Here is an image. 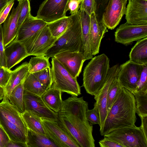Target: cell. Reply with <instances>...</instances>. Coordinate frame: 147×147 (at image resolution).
Segmentation results:
<instances>
[{"label": "cell", "mask_w": 147, "mask_h": 147, "mask_svg": "<svg viewBox=\"0 0 147 147\" xmlns=\"http://www.w3.org/2000/svg\"><path fill=\"white\" fill-rule=\"evenodd\" d=\"M136 113V102L134 94L122 87L100 130L101 135L104 136L118 129L135 126L137 120Z\"/></svg>", "instance_id": "6da1fadb"}, {"label": "cell", "mask_w": 147, "mask_h": 147, "mask_svg": "<svg viewBox=\"0 0 147 147\" xmlns=\"http://www.w3.org/2000/svg\"><path fill=\"white\" fill-rule=\"evenodd\" d=\"M58 114L59 124L78 147H95L92 125L86 117L61 110Z\"/></svg>", "instance_id": "7a4b0ae2"}, {"label": "cell", "mask_w": 147, "mask_h": 147, "mask_svg": "<svg viewBox=\"0 0 147 147\" xmlns=\"http://www.w3.org/2000/svg\"><path fill=\"white\" fill-rule=\"evenodd\" d=\"M68 26L65 32L58 38L53 45L45 54L53 57L56 54L65 51L83 52L82 28L80 13L69 16Z\"/></svg>", "instance_id": "3957f363"}, {"label": "cell", "mask_w": 147, "mask_h": 147, "mask_svg": "<svg viewBox=\"0 0 147 147\" xmlns=\"http://www.w3.org/2000/svg\"><path fill=\"white\" fill-rule=\"evenodd\" d=\"M110 68L109 59L105 54L91 59L85 67L83 86L87 93L95 96L105 83Z\"/></svg>", "instance_id": "277c9868"}, {"label": "cell", "mask_w": 147, "mask_h": 147, "mask_svg": "<svg viewBox=\"0 0 147 147\" xmlns=\"http://www.w3.org/2000/svg\"><path fill=\"white\" fill-rule=\"evenodd\" d=\"M53 78V86L71 96L81 94L80 87L77 78H74L54 57L51 61Z\"/></svg>", "instance_id": "5b68a950"}, {"label": "cell", "mask_w": 147, "mask_h": 147, "mask_svg": "<svg viewBox=\"0 0 147 147\" xmlns=\"http://www.w3.org/2000/svg\"><path fill=\"white\" fill-rule=\"evenodd\" d=\"M123 147H147V139L140 127H128L118 129L105 135Z\"/></svg>", "instance_id": "8992f818"}, {"label": "cell", "mask_w": 147, "mask_h": 147, "mask_svg": "<svg viewBox=\"0 0 147 147\" xmlns=\"http://www.w3.org/2000/svg\"><path fill=\"white\" fill-rule=\"evenodd\" d=\"M47 24L42 20L34 17L30 13L18 30L13 40L22 43L29 55L34 42L41 30Z\"/></svg>", "instance_id": "52a82bcc"}, {"label": "cell", "mask_w": 147, "mask_h": 147, "mask_svg": "<svg viewBox=\"0 0 147 147\" xmlns=\"http://www.w3.org/2000/svg\"><path fill=\"white\" fill-rule=\"evenodd\" d=\"M144 65L129 60L119 66L117 78L119 84L134 94Z\"/></svg>", "instance_id": "ba28073f"}, {"label": "cell", "mask_w": 147, "mask_h": 147, "mask_svg": "<svg viewBox=\"0 0 147 147\" xmlns=\"http://www.w3.org/2000/svg\"><path fill=\"white\" fill-rule=\"evenodd\" d=\"M70 0H45L39 6L37 18L47 23L66 16Z\"/></svg>", "instance_id": "9c48e42d"}, {"label": "cell", "mask_w": 147, "mask_h": 147, "mask_svg": "<svg viewBox=\"0 0 147 147\" xmlns=\"http://www.w3.org/2000/svg\"><path fill=\"white\" fill-rule=\"evenodd\" d=\"M25 111H30L42 118L57 121L58 114L49 109L41 96L24 90Z\"/></svg>", "instance_id": "30bf717a"}, {"label": "cell", "mask_w": 147, "mask_h": 147, "mask_svg": "<svg viewBox=\"0 0 147 147\" xmlns=\"http://www.w3.org/2000/svg\"><path fill=\"white\" fill-rule=\"evenodd\" d=\"M115 40L127 45L135 41L147 37V24L134 25L126 22L121 25L115 33Z\"/></svg>", "instance_id": "8fae6325"}, {"label": "cell", "mask_w": 147, "mask_h": 147, "mask_svg": "<svg viewBox=\"0 0 147 147\" xmlns=\"http://www.w3.org/2000/svg\"><path fill=\"white\" fill-rule=\"evenodd\" d=\"M46 135L58 147H78L57 121L41 118Z\"/></svg>", "instance_id": "7c38bea8"}, {"label": "cell", "mask_w": 147, "mask_h": 147, "mask_svg": "<svg viewBox=\"0 0 147 147\" xmlns=\"http://www.w3.org/2000/svg\"><path fill=\"white\" fill-rule=\"evenodd\" d=\"M118 64L110 67L104 84L98 93L94 96V99L100 116V130H101L107 117V95L109 86L113 80L117 76L119 68Z\"/></svg>", "instance_id": "4fadbf2b"}, {"label": "cell", "mask_w": 147, "mask_h": 147, "mask_svg": "<svg viewBox=\"0 0 147 147\" xmlns=\"http://www.w3.org/2000/svg\"><path fill=\"white\" fill-rule=\"evenodd\" d=\"M127 0H109L101 20L107 28L113 29L125 14Z\"/></svg>", "instance_id": "5bb4252c"}, {"label": "cell", "mask_w": 147, "mask_h": 147, "mask_svg": "<svg viewBox=\"0 0 147 147\" xmlns=\"http://www.w3.org/2000/svg\"><path fill=\"white\" fill-rule=\"evenodd\" d=\"M56 59L74 77L77 78L81 72L85 59L82 52L65 51L55 55Z\"/></svg>", "instance_id": "9a60e30c"}, {"label": "cell", "mask_w": 147, "mask_h": 147, "mask_svg": "<svg viewBox=\"0 0 147 147\" xmlns=\"http://www.w3.org/2000/svg\"><path fill=\"white\" fill-rule=\"evenodd\" d=\"M125 14L128 24H147V0H129Z\"/></svg>", "instance_id": "2e32d148"}, {"label": "cell", "mask_w": 147, "mask_h": 147, "mask_svg": "<svg viewBox=\"0 0 147 147\" xmlns=\"http://www.w3.org/2000/svg\"><path fill=\"white\" fill-rule=\"evenodd\" d=\"M90 17V42L93 56L99 53L101 40L108 30L101 20H98L95 12L91 13Z\"/></svg>", "instance_id": "e0dca14e"}, {"label": "cell", "mask_w": 147, "mask_h": 147, "mask_svg": "<svg viewBox=\"0 0 147 147\" xmlns=\"http://www.w3.org/2000/svg\"><path fill=\"white\" fill-rule=\"evenodd\" d=\"M22 4V1L19 2L17 7H13L11 13L3 23L2 32L5 47L11 42L16 36L18 21Z\"/></svg>", "instance_id": "ac0fdd59"}, {"label": "cell", "mask_w": 147, "mask_h": 147, "mask_svg": "<svg viewBox=\"0 0 147 147\" xmlns=\"http://www.w3.org/2000/svg\"><path fill=\"white\" fill-rule=\"evenodd\" d=\"M58 38L53 37L47 25L40 31L31 48L29 55L45 56Z\"/></svg>", "instance_id": "d6986e66"}, {"label": "cell", "mask_w": 147, "mask_h": 147, "mask_svg": "<svg viewBox=\"0 0 147 147\" xmlns=\"http://www.w3.org/2000/svg\"><path fill=\"white\" fill-rule=\"evenodd\" d=\"M7 68L10 69L29 56L21 42L13 40L5 48Z\"/></svg>", "instance_id": "ffe728a7"}, {"label": "cell", "mask_w": 147, "mask_h": 147, "mask_svg": "<svg viewBox=\"0 0 147 147\" xmlns=\"http://www.w3.org/2000/svg\"><path fill=\"white\" fill-rule=\"evenodd\" d=\"M0 113L7 120L15 124L27 134L28 128L21 114L5 96L0 103Z\"/></svg>", "instance_id": "44dd1931"}, {"label": "cell", "mask_w": 147, "mask_h": 147, "mask_svg": "<svg viewBox=\"0 0 147 147\" xmlns=\"http://www.w3.org/2000/svg\"><path fill=\"white\" fill-rule=\"evenodd\" d=\"M82 28L83 54L86 60L92 59L93 55L90 49V15L84 10L80 9Z\"/></svg>", "instance_id": "7402d4cb"}, {"label": "cell", "mask_w": 147, "mask_h": 147, "mask_svg": "<svg viewBox=\"0 0 147 147\" xmlns=\"http://www.w3.org/2000/svg\"><path fill=\"white\" fill-rule=\"evenodd\" d=\"M28 70V63L25 62L11 71L9 80L3 89L4 96L8 97L14 88L25 80L29 73Z\"/></svg>", "instance_id": "603a6c76"}, {"label": "cell", "mask_w": 147, "mask_h": 147, "mask_svg": "<svg viewBox=\"0 0 147 147\" xmlns=\"http://www.w3.org/2000/svg\"><path fill=\"white\" fill-rule=\"evenodd\" d=\"M0 125L11 140L26 144L27 134L17 125L7 120L0 113Z\"/></svg>", "instance_id": "cb8c5ba5"}, {"label": "cell", "mask_w": 147, "mask_h": 147, "mask_svg": "<svg viewBox=\"0 0 147 147\" xmlns=\"http://www.w3.org/2000/svg\"><path fill=\"white\" fill-rule=\"evenodd\" d=\"M62 92L52 86L46 90L41 97L46 105L51 109L58 113L61 110L63 103Z\"/></svg>", "instance_id": "d4e9b609"}, {"label": "cell", "mask_w": 147, "mask_h": 147, "mask_svg": "<svg viewBox=\"0 0 147 147\" xmlns=\"http://www.w3.org/2000/svg\"><path fill=\"white\" fill-rule=\"evenodd\" d=\"M28 147H57L47 136L28 129L26 136Z\"/></svg>", "instance_id": "484cf974"}, {"label": "cell", "mask_w": 147, "mask_h": 147, "mask_svg": "<svg viewBox=\"0 0 147 147\" xmlns=\"http://www.w3.org/2000/svg\"><path fill=\"white\" fill-rule=\"evenodd\" d=\"M129 60L136 63L147 64V38L138 40L132 48Z\"/></svg>", "instance_id": "4316f807"}, {"label": "cell", "mask_w": 147, "mask_h": 147, "mask_svg": "<svg viewBox=\"0 0 147 147\" xmlns=\"http://www.w3.org/2000/svg\"><path fill=\"white\" fill-rule=\"evenodd\" d=\"M24 81L16 86L8 97L9 102L21 114L25 111L24 100Z\"/></svg>", "instance_id": "83f0119b"}, {"label": "cell", "mask_w": 147, "mask_h": 147, "mask_svg": "<svg viewBox=\"0 0 147 147\" xmlns=\"http://www.w3.org/2000/svg\"><path fill=\"white\" fill-rule=\"evenodd\" d=\"M21 114L28 128L35 132L46 135L41 118L29 111H25Z\"/></svg>", "instance_id": "f1b7e54d"}, {"label": "cell", "mask_w": 147, "mask_h": 147, "mask_svg": "<svg viewBox=\"0 0 147 147\" xmlns=\"http://www.w3.org/2000/svg\"><path fill=\"white\" fill-rule=\"evenodd\" d=\"M24 90L41 96L46 90L33 73H29L24 82Z\"/></svg>", "instance_id": "f546056e"}, {"label": "cell", "mask_w": 147, "mask_h": 147, "mask_svg": "<svg viewBox=\"0 0 147 147\" xmlns=\"http://www.w3.org/2000/svg\"><path fill=\"white\" fill-rule=\"evenodd\" d=\"M70 16H66L53 22L47 23L48 28L52 35L58 38L67 30L69 24Z\"/></svg>", "instance_id": "4dcf8cb0"}, {"label": "cell", "mask_w": 147, "mask_h": 147, "mask_svg": "<svg viewBox=\"0 0 147 147\" xmlns=\"http://www.w3.org/2000/svg\"><path fill=\"white\" fill-rule=\"evenodd\" d=\"M49 57L45 56H36L31 58L28 63L29 72L33 73L50 67Z\"/></svg>", "instance_id": "1f68e13d"}, {"label": "cell", "mask_w": 147, "mask_h": 147, "mask_svg": "<svg viewBox=\"0 0 147 147\" xmlns=\"http://www.w3.org/2000/svg\"><path fill=\"white\" fill-rule=\"evenodd\" d=\"M136 113L139 116L147 115V91L136 92L134 94Z\"/></svg>", "instance_id": "d6a6232c"}, {"label": "cell", "mask_w": 147, "mask_h": 147, "mask_svg": "<svg viewBox=\"0 0 147 147\" xmlns=\"http://www.w3.org/2000/svg\"><path fill=\"white\" fill-rule=\"evenodd\" d=\"M121 87L118 81L117 75L112 82L108 90L107 104L108 112L116 99Z\"/></svg>", "instance_id": "836d02e7"}, {"label": "cell", "mask_w": 147, "mask_h": 147, "mask_svg": "<svg viewBox=\"0 0 147 147\" xmlns=\"http://www.w3.org/2000/svg\"><path fill=\"white\" fill-rule=\"evenodd\" d=\"M33 74L46 90L51 87L53 82L52 71L50 67Z\"/></svg>", "instance_id": "e575fe53"}, {"label": "cell", "mask_w": 147, "mask_h": 147, "mask_svg": "<svg viewBox=\"0 0 147 147\" xmlns=\"http://www.w3.org/2000/svg\"><path fill=\"white\" fill-rule=\"evenodd\" d=\"M11 71V69L0 66V100L3 98V89L9 80Z\"/></svg>", "instance_id": "d590c367"}, {"label": "cell", "mask_w": 147, "mask_h": 147, "mask_svg": "<svg viewBox=\"0 0 147 147\" xmlns=\"http://www.w3.org/2000/svg\"><path fill=\"white\" fill-rule=\"evenodd\" d=\"M30 11L31 8L29 0L22 1L21 7L18 21L17 30L26 18L31 13Z\"/></svg>", "instance_id": "8d00e7d4"}, {"label": "cell", "mask_w": 147, "mask_h": 147, "mask_svg": "<svg viewBox=\"0 0 147 147\" xmlns=\"http://www.w3.org/2000/svg\"><path fill=\"white\" fill-rule=\"evenodd\" d=\"M86 119L90 124L92 125L100 124V119L99 112L96 104L95 103L94 107L92 109L87 110L86 113Z\"/></svg>", "instance_id": "74e56055"}, {"label": "cell", "mask_w": 147, "mask_h": 147, "mask_svg": "<svg viewBox=\"0 0 147 147\" xmlns=\"http://www.w3.org/2000/svg\"><path fill=\"white\" fill-rule=\"evenodd\" d=\"M147 91V64H144L138 82L135 92Z\"/></svg>", "instance_id": "f35d334b"}, {"label": "cell", "mask_w": 147, "mask_h": 147, "mask_svg": "<svg viewBox=\"0 0 147 147\" xmlns=\"http://www.w3.org/2000/svg\"><path fill=\"white\" fill-rule=\"evenodd\" d=\"M80 9L85 11L90 15L95 12L96 5L95 0H81Z\"/></svg>", "instance_id": "ab89813d"}, {"label": "cell", "mask_w": 147, "mask_h": 147, "mask_svg": "<svg viewBox=\"0 0 147 147\" xmlns=\"http://www.w3.org/2000/svg\"><path fill=\"white\" fill-rule=\"evenodd\" d=\"M2 32V26L0 25V66L7 68Z\"/></svg>", "instance_id": "60d3db41"}, {"label": "cell", "mask_w": 147, "mask_h": 147, "mask_svg": "<svg viewBox=\"0 0 147 147\" xmlns=\"http://www.w3.org/2000/svg\"><path fill=\"white\" fill-rule=\"evenodd\" d=\"M14 0H12L8 2L3 8L0 12V25L3 23L6 20L13 6Z\"/></svg>", "instance_id": "b9f144b4"}, {"label": "cell", "mask_w": 147, "mask_h": 147, "mask_svg": "<svg viewBox=\"0 0 147 147\" xmlns=\"http://www.w3.org/2000/svg\"><path fill=\"white\" fill-rule=\"evenodd\" d=\"M99 142V144L101 147H123L120 144L106 137Z\"/></svg>", "instance_id": "7bdbcfd3"}, {"label": "cell", "mask_w": 147, "mask_h": 147, "mask_svg": "<svg viewBox=\"0 0 147 147\" xmlns=\"http://www.w3.org/2000/svg\"><path fill=\"white\" fill-rule=\"evenodd\" d=\"M80 2L76 0H70L68 4L67 11L71 15L76 14L80 9Z\"/></svg>", "instance_id": "ee69618b"}, {"label": "cell", "mask_w": 147, "mask_h": 147, "mask_svg": "<svg viewBox=\"0 0 147 147\" xmlns=\"http://www.w3.org/2000/svg\"><path fill=\"white\" fill-rule=\"evenodd\" d=\"M10 140L6 132L0 125V147H6Z\"/></svg>", "instance_id": "f6af8a7d"}, {"label": "cell", "mask_w": 147, "mask_h": 147, "mask_svg": "<svg viewBox=\"0 0 147 147\" xmlns=\"http://www.w3.org/2000/svg\"><path fill=\"white\" fill-rule=\"evenodd\" d=\"M96 9L95 13L97 17L99 13L104 11L109 0H95Z\"/></svg>", "instance_id": "bcb514c9"}, {"label": "cell", "mask_w": 147, "mask_h": 147, "mask_svg": "<svg viewBox=\"0 0 147 147\" xmlns=\"http://www.w3.org/2000/svg\"><path fill=\"white\" fill-rule=\"evenodd\" d=\"M139 116L141 121V125L140 127L146 138L147 139V115Z\"/></svg>", "instance_id": "7dc6e473"}, {"label": "cell", "mask_w": 147, "mask_h": 147, "mask_svg": "<svg viewBox=\"0 0 147 147\" xmlns=\"http://www.w3.org/2000/svg\"><path fill=\"white\" fill-rule=\"evenodd\" d=\"M28 147L26 144L10 140L6 147Z\"/></svg>", "instance_id": "c3c4849f"}, {"label": "cell", "mask_w": 147, "mask_h": 147, "mask_svg": "<svg viewBox=\"0 0 147 147\" xmlns=\"http://www.w3.org/2000/svg\"><path fill=\"white\" fill-rule=\"evenodd\" d=\"M12 0H0V11L8 2Z\"/></svg>", "instance_id": "681fc988"}, {"label": "cell", "mask_w": 147, "mask_h": 147, "mask_svg": "<svg viewBox=\"0 0 147 147\" xmlns=\"http://www.w3.org/2000/svg\"><path fill=\"white\" fill-rule=\"evenodd\" d=\"M17 0V1H18V2H20V1H22V0Z\"/></svg>", "instance_id": "f907efd6"}, {"label": "cell", "mask_w": 147, "mask_h": 147, "mask_svg": "<svg viewBox=\"0 0 147 147\" xmlns=\"http://www.w3.org/2000/svg\"><path fill=\"white\" fill-rule=\"evenodd\" d=\"M77 1H78L80 2L81 0H76Z\"/></svg>", "instance_id": "816d5d0a"}, {"label": "cell", "mask_w": 147, "mask_h": 147, "mask_svg": "<svg viewBox=\"0 0 147 147\" xmlns=\"http://www.w3.org/2000/svg\"></svg>", "instance_id": "f5cc1de1"}]
</instances>
